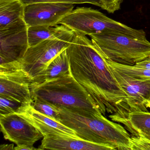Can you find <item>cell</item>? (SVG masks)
<instances>
[{
    "label": "cell",
    "instance_id": "obj_1",
    "mask_svg": "<svg viewBox=\"0 0 150 150\" xmlns=\"http://www.w3.org/2000/svg\"><path fill=\"white\" fill-rule=\"evenodd\" d=\"M66 51L71 74L90 94L103 115L106 112L111 115L129 112L127 94L92 40L74 32Z\"/></svg>",
    "mask_w": 150,
    "mask_h": 150
},
{
    "label": "cell",
    "instance_id": "obj_2",
    "mask_svg": "<svg viewBox=\"0 0 150 150\" xmlns=\"http://www.w3.org/2000/svg\"><path fill=\"white\" fill-rule=\"evenodd\" d=\"M58 107L59 121L75 131L79 138L115 150H131V136L121 125L108 120L101 113L83 114Z\"/></svg>",
    "mask_w": 150,
    "mask_h": 150
},
{
    "label": "cell",
    "instance_id": "obj_3",
    "mask_svg": "<svg viewBox=\"0 0 150 150\" xmlns=\"http://www.w3.org/2000/svg\"><path fill=\"white\" fill-rule=\"evenodd\" d=\"M32 97L57 107L83 114L102 113L90 94L71 73L39 84H33Z\"/></svg>",
    "mask_w": 150,
    "mask_h": 150
},
{
    "label": "cell",
    "instance_id": "obj_4",
    "mask_svg": "<svg viewBox=\"0 0 150 150\" xmlns=\"http://www.w3.org/2000/svg\"><path fill=\"white\" fill-rule=\"evenodd\" d=\"M107 59L113 62L134 66L150 56V42L138 39L119 32L89 36Z\"/></svg>",
    "mask_w": 150,
    "mask_h": 150
},
{
    "label": "cell",
    "instance_id": "obj_5",
    "mask_svg": "<svg viewBox=\"0 0 150 150\" xmlns=\"http://www.w3.org/2000/svg\"><path fill=\"white\" fill-rule=\"evenodd\" d=\"M59 24L85 35L116 32L136 39H146V34L143 30L130 28L91 8L79 7L74 9L61 20Z\"/></svg>",
    "mask_w": 150,
    "mask_h": 150
},
{
    "label": "cell",
    "instance_id": "obj_6",
    "mask_svg": "<svg viewBox=\"0 0 150 150\" xmlns=\"http://www.w3.org/2000/svg\"><path fill=\"white\" fill-rule=\"evenodd\" d=\"M74 35V31L68 28L55 38L29 47L22 59L15 63L28 74L33 84H40L50 62L67 48Z\"/></svg>",
    "mask_w": 150,
    "mask_h": 150
},
{
    "label": "cell",
    "instance_id": "obj_7",
    "mask_svg": "<svg viewBox=\"0 0 150 150\" xmlns=\"http://www.w3.org/2000/svg\"><path fill=\"white\" fill-rule=\"evenodd\" d=\"M33 84L28 74L15 62L0 64V96L31 104Z\"/></svg>",
    "mask_w": 150,
    "mask_h": 150
},
{
    "label": "cell",
    "instance_id": "obj_8",
    "mask_svg": "<svg viewBox=\"0 0 150 150\" xmlns=\"http://www.w3.org/2000/svg\"><path fill=\"white\" fill-rule=\"evenodd\" d=\"M0 124L5 139L18 146L33 147L37 141L44 137L36 127L16 113L0 115Z\"/></svg>",
    "mask_w": 150,
    "mask_h": 150
},
{
    "label": "cell",
    "instance_id": "obj_9",
    "mask_svg": "<svg viewBox=\"0 0 150 150\" xmlns=\"http://www.w3.org/2000/svg\"><path fill=\"white\" fill-rule=\"evenodd\" d=\"M74 4L39 2L25 5L24 20L28 27L55 26L74 10Z\"/></svg>",
    "mask_w": 150,
    "mask_h": 150
},
{
    "label": "cell",
    "instance_id": "obj_10",
    "mask_svg": "<svg viewBox=\"0 0 150 150\" xmlns=\"http://www.w3.org/2000/svg\"><path fill=\"white\" fill-rule=\"evenodd\" d=\"M26 22L0 30V64L22 59L29 47Z\"/></svg>",
    "mask_w": 150,
    "mask_h": 150
},
{
    "label": "cell",
    "instance_id": "obj_11",
    "mask_svg": "<svg viewBox=\"0 0 150 150\" xmlns=\"http://www.w3.org/2000/svg\"><path fill=\"white\" fill-rule=\"evenodd\" d=\"M109 66L128 96L129 112L148 111L146 103L150 97V80L135 79Z\"/></svg>",
    "mask_w": 150,
    "mask_h": 150
},
{
    "label": "cell",
    "instance_id": "obj_12",
    "mask_svg": "<svg viewBox=\"0 0 150 150\" xmlns=\"http://www.w3.org/2000/svg\"><path fill=\"white\" fill-rule=\"evenodd\" d=\"M16 114L36 127L44 137L50 135H66L79 138L75 131L59 121L41 114L34 109L31 104L24 105Z\"/></svg>",
    "mask_w": 150,
    "mask_h": 150
},
{
    "label": "cell",
    "instance_id": "obj_13",
    "mask_svg": "<svg viewBox=\"0 0 150 150\" xmlns=\"http://www.w3.org/2000/svg\"><path fill=\"white\" fill-rule=\"evenodd\" d=\"M39 150H114L111 146L66 135H50L43 138Z\"/></svg>",
    "mask_w": 150,
    "mask_h": 150
},
{
    "label": "cell",
    "instance_id": "obj_14",
    "mask_svg": "<svg viewBox=\"0 0 150 150\" xmlns=\"http://www.w3.org/2000/svg\"><path fill=\"white\" fill-rule=\"evenodd\" d=\"M113 122L122 124L133 136L142 137L150 141V112L130 111L122 114H111Z\"/></svg>",
    "mask_w": 150,
    "mask_h": 150
},
{
    "label": "cell",
    "instance_id": "obj_15",
    "mask_svg": "<svg viewBox=\"0 0 150 150\" xmlns=\"http://www.w3.org/2000/svg\"><path fill=\"white\" fill-rule=\"evenodd\" d=\"M25 7L21 0H0V30L25 23Z\"/></svg>",
    "mask_w": 150,
    "mask_h": 150
},
{
    "label": "cell",
    "instance_id": "obj_16",
    "mask_svg": "<svg viewBox=\"0 0 150 150\" xmlns=\"http://www.w3.org/2000/svg\"><path fill=\"white\" fill-rule=\"evenodd\" d=\"M67 29L63 25L29 27L28 33L29 47L35 46L45 40L55 38Z\"/></svg>",
    "mask_w": 150,
    "mask_h": 150
},
{
    "label": "cell",
    "instance_id": "obj_17",
    "mask_svg": "<svg viewBox=\"0 0 150 150\" xmlns=\"http://www.w3.org/2000/svg\"><path fill=\"white\" fill-rule=\"evenodd\" d=\"M70 73L69 60L66 49L50 62L44 72L40 83Z\"/></svg>",
    "mask_w": 150,
    "mask_h": 150
},
{
    "label": "cell",
    "instance_id": "obj_18",
    "mask_svg": "<svg viewBox=\"0 0 150 150\" xmlns=\"http://www.w3.org/2000/svg\"><path fill=\"white\" fill-rule=\"evenodd\" d=\"M106 60L110 66L129 76L139 79L150 80V70L138 68L134 66L118 64L107 59Z\"/></svg>",
    "mask_w": 150,
    "mask_h": 150
},
{
    "label": "cell",
    "instance_id": "obj_19",
    "mask_svg": "<svg viewBox=\"0 0 150 150\" xmlns=\"http://www.w3.org/2000/svg\"><path fill=\"white\" fill-rule=\"evenodd\" d=\"M34 109L43 115L59 121V110L58 107L46 101L35 98L31 103Z\"/></svg>",
    "mask_w": 150,
    "mask_h": 150
},
{
    "label": "cell",
    "instance_id": "obj_20",
    "mask_svg": "<svg viewBox=\"0 0 150 150\" xmlns=\"http://www.w3.org/2000/svg\"><path fill=\"white\" fill-rule=\"evenodd\" d=\"M24 105L27 104H23L16 100L0 96V115L18 113Z\"/></svg>",
    "mask_w": 150,
    "mask_h": 150
},
{
    "label": "cell",
    "instance_id": "obj_21",
    "mask_svg": "<svg viewBox=\"0 0 150 150\" xmlns=\"http://www.w3.org/2000/svg\"><path fill=\"white\" fill-rule=\"evenodd\" d=\"M25 5L39 2H58L72 4H92L101 8L100 0H21Z\"/></svg>",
    "mask_w": 150,
    "mask_h": 150
},
{
    "label": "cell",
    "instance_id": "obj_22",
    "mask_svg": "<svg viewBox=\"0 0 150 150\" xmlns=\"http://www.w3.org/2000/svg\"><path fill=\"white\" fill-rule=\"evenodd\" d=\"M131 150H150V141L139 136L131 137Z\"/></svg>",
    "mask_w": 150,
    "mask_h": 150
},
{
    "label": "cell",
    "instance_id": "obj_23",
    "mask_svg": "<svg viewBox=\"0 0 150 150\" xmlns=\"http://www.w3.org/2000/svg\"><path fill=\"white\" fill-rule=\"evenodd\" d=\"M101 8L110 13H114L119 10L123 0H100Z\"/></svg>",
    "mask_w": 150,
    "mask_h": 150
},
{
    "label": "cell",
    "instance_id": "obj_24",
    "mask_svg": "<svg viewBox=\"0 0 150 150\" xmlns=\"http://www.w3.org/2000/svg\"><path fill=\"white\" fill-rule=\"evenodd\" d=\"M134 66L138 68L150 70V56L142 61L137 63Z\"/></svg>",
    "mask_w": 150,
    "mask_h": 150
},
{
    "label": "cell",
    "instance_id": "obj_25",
    "mask_svg": "<svg viewBox=\"0 0 150 150\" xmlns=\"http://www.w3.org/2000/svg\"><path fill=\"white\" fill-rule=\"evenodd\" d=\"M14 150H39V149L35 148V147H31L27 146H16L14 147Z\"/></svg>",
    "mask_w": 150,
    "mask_h": 150
},
{
    "label": "cell",
    "instance_id": "obj_26",
    "mask_svg": "<svg viewBox=\"0 0 150 150\" xmlns=\"http://www.w3.org/2000/svg\"><path fill=\"white\" fill-rule=\"evenodd\" d=\"M0 150H14L13 144H1L0 146Z\"/></svg>",
    "mask_w": 150,
    "mask_h": 150
},
{
    "label": "cell",
    "instance_id": "obj_27",
    "mask_svg": "<svg viewBox=\"0 0 150 150\" xmlns=\"http://www.w3.org/2000/svg\"><path fill=\"white\" fill-rule=\"evenodd\" d=\"M146 106L147 108H149L150 109V97L146 102Z\"/></svg>",
    "mask_w": 150,
    "mask_h": 150
}]
</instances>
